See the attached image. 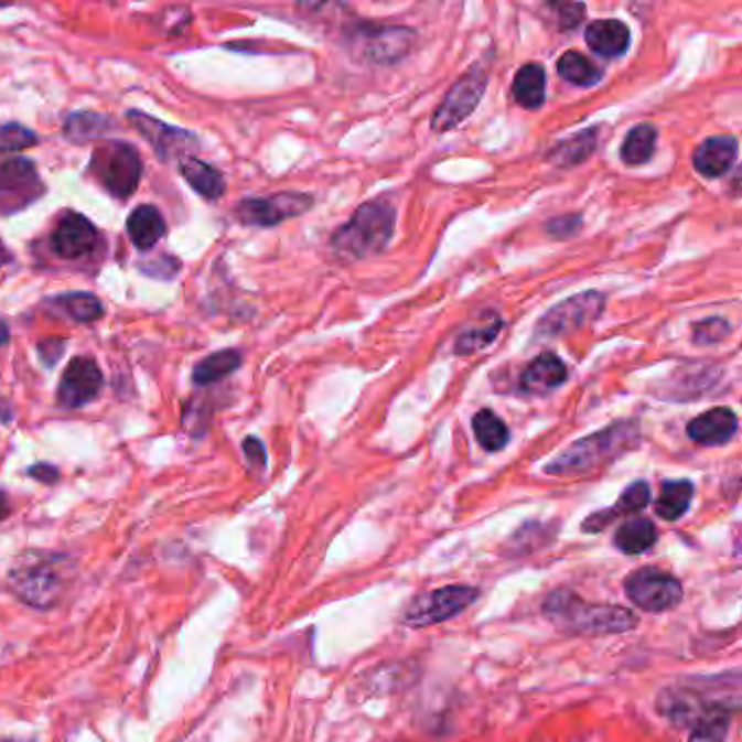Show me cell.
Returning <instances> with one entry per match:
<instances>
[{
    "instance_id": "cell-1",
    "label": "cell",
    "mask_w": 742,
    "mask_h": 742,
    "mask_svg": "<svg viewBox=\"0 0 742 742\" xmlns=\"http://www.w3.org/2000/svg\"><path fill=\"white\" fill-rule=\"evenodd\" d=\"M542 614L571 636H610L625 634L638 625L632 610L612 603H590L576 592L562 588L551 592L542 603Z\"/></svg>"
},
{
    "instance_id": "cell-2",
    "label": "cell",
    "mask_w": 742,
    "mask_h": 742,
    "mask_svg": "<svg viewBox=\"0 0 742 742\" xmlns=\"http://www.w3.org/2000/svg\"><path fill=\"white\" fill-rule=\"evenodd\" d=\"M75 562L68 556L31 551L24 553L9 571V590L29 607H53L73 581Z\"/></svg>"
},
{
    "instance_id": "cell-3",
    "label": "cell",
    "mask_w": 742,
    "mask_h": 742,
    "mask_svg": "<svg viewBox=\"0 0 742 742\" xmlns=\"http://www.w3.org/2000/svg\"><path fill=\"white\" fill-rule=\"evenodd\" d=\"M641 440L638 422H616L599 433H592L583 440H578L573 447H569L562 455H558L551 464H547L549 475L558 477H576L592 473L594 469L616 460L625 451H632Z\"/></svg>"
},
{
    "instance_id": "cell-4",
    "label": "cell",
    "mask_w": 742,
    "mask_h": 742,
    "mask_svg": "<svg viewBox=\"0 0 742 742\" xmlns=\"http://www.w3.org/2000/svg\"><path fill=\"white\" fill-rule=\"evenodd\" d=\"M397 212L386 201L364 203L346 225H342L331 245L340 259H364L388 245L395 232Z\"/></svg>"
},
{
    "instance_id": "cell-5",
    "label": "cell",
    "mask_w": 742,
    "mask_h": 742,
    "mask_svg": "<svg viewBox=\"0 0 742 742\" xmlns=\"http://www.w3.org/2000/svg\"><path fill=\"white\" fill-rule=\"evenodd\" d=\"M89 174L114 198H129L142 179L140 153L127 142H105L92 153Z\"/></svg>"
},
{
    "instance_id": "cell-6",
    "label": "cell",
    "mask_w": 742,
    "mask_h": 742,
    "mask_svg": "<svg viewBox=\"0 0 742 742\" xmlns=\"http://www.w3.org/2000/svg\"><path fill=\"white\" fill-rule=\"evenodd\" d=\"M480 596V590L475 585H464V583H453L444 585L424 594H418L408 610L404 612V625L408 627H431L440 625L444 621L455 619L464 610H469Z\"/></svg>"
},
{
    "instance_id": "cell-7",
    "label": "cell",
    "mask_w": 742,
    "mask_h": 742,
    "mask_svg": "<svg viewBox=\"0 0 742 742\" xmlns=\"http://www.w3.org/2000/svg\"><path fill=\"white\" fill-rule=\"evenodd\" d=\"M627 599L643 612H668L684 599L681 581L656 567H645L625 579Z\"/></svg>"
},
{
    "instance_id": "cell-8",
    "label": "cell",
    "mask_w": 742,
    "mask_h": 742,
    "mask_svg": "<svg viewBox=\"0 0 742 742\" xmlns=\"http://www.w3.org/2000/svg\"><path fill=\"white\" fill-rule=\"evenodd\" d=\"M486 85H488V71L484 66H473L444 96L442 105L433 116V129L442 133L464 122L477 109L486 92Z\"/></svg>"
},
{
    "instance_id": "cell-9",
    "label": "cell",
    "mask_w": 742,
    "mask_h": 742,
    "mask_svg": "<svg viewBox=\"0 0 742 742\" xmlns=\"http://www.w3.org/2000/svg\"><path fill=\"white\" fill-rule=\"evenodd\" d=\"M44 194V183L35 164L13 158L0 164V214L22 212Z\"/></svg>"
},
{
    "instance_id": "cell-10",
    "label": "cell",
    "mask_w": 742,
    "mask_h": 742,
    "mask_svg": "<svg viewBox=\"0 0 742 742\" xmlns=\"http://www.w3.org/2000/svg\"><path fill=\"white\" fill-rule=\"evenodd\" d=\"M412 29L406 26H384V24H359L353 40L364 60L373 64H395L408 55L412 49Z\"/></svg>"
},
{
    "instance_id": "cell-11",
    "label": "cell",
    "mask_w": 742,
    "mask_h": 742,
    "mask_svg": "<svg viewBox=\"0 0 742 742\" xmlns=\"http://www.w3.org/2000/svg\"><path fill=\"white\" fill-rule=\"evenodd\" d=\"M314 205L312 196L281 192L270 198H245L236 207V218L250 227H275L292 216L305 214Z\"/></svg>"
},
{
    "instance_id": "cell-12",
    "label": "cell",
    "mask_w": 742,
    "mask_h": 742,
    "mask_svg": "<svg viewBox=\"0 0 742 742\" xmlns=\"http://www.w3.org/2000/svg\"><path fill=\"white\" fill-rule=\"evenodd\" d=\"M605 308V294L601 292H581L576 294L569 301H562L553 310H549L540 323H538V335H564L571 331L581 330L590 323H594Z\"/></svg>"
},
{
    "instance_id": "cell-13",
    "label": "cell",
    "mask_w": 742,
    "mask_h": 742,
    "mask_svg": "<svg viewBox=\"0 0 742 742\" xmlns=\"http://www.w3.org/2000/svg\"><path fill=\"white\" fill-rule=\"evenodd\" d=\"M103 388V373L89 357H75L62 375L57 401L62 408L77 410L96 399Z\"/></svg>"
},
{
    "instance_id": "cell-14",
    "label": "cell",
    "mask_w": 742,
    "mask_h": 742,
    "mask_svg": "<svg viewBox=\"0 0 742 742\" xmlns=\"http://www.w3.org/2000/svg\"><path fill=\"white\" fill-rule=\"evenodd\" d=\"M127 118L131 120L133 129H138L140 136L147 138V142L153 147V151H155L162 160L172 158L174 153H176V155H183L185 149L198 147L196 136H192V133H187V131H183V129L170 127V125H165L162 120H155V118H151L149 114H142V111H129Z\"/></svg>"
},
{
    "instance_id": "cell-15",
    "label": "cell",
    "mask_w": 742,
    "mask_h": 742,
    "mask_svg": "<svg viewBox=\"0 0 742 742\" xmlns=\"http://www.w3.org/2000/svg\"><path fill=\"white\" fill-rule=\"evenodd\" d=\"M98 243L96 227L82 216V214H66L55 234H53V250L62 259H79L83 255L92 252Z\"/></svg>"
},
{
    "instance_id": "cell-16",
    "label": "cell",
    "mask_w": 742,
    "mask_h": 742,
    "mask_svg": "<svg viewBox=\"0 0 742 742\" xmlns=\"http://www.w3.org/2000/svg\"><path fill=\"white\" fill-rule=\"evenodd\" d=\"M569 379L567 364L556 353H540L520 375V390L527 395H547Z\"/></svg>"
},
{
    "instance_id": "cell-17",
    "label": "cell",
    "mask_w": 742,
    "mask_h": 742,
    "mask_svg": "<svg viewBox=\"0 0 742 742\" xmlns=\"http://www.w3.org/2000/svg\"><path fill=\"white\" fill-rule=\"evenodd\" d=\"M739 429V418L730 408H714L708 412L699 413L692 418L686 427V433L690 440L706 444V447H719L734 438Z\"/></svg>"
},
{
    "instance_id": "cell-18",
    "label": "cell",
    "mask_w": 742,
    "mask_h": 742,
    "mask_svg": "<svg viewBox=\"0 0 742 742\" xmlns=\"http://www.w3.org/2000/svg\"><path fill=\"white\" fill-rule=\"evenodd\" d=\"M652 501V488L647 482H634L625 488V493L621 495V498L607 507V509H601V512H594L590 514L583 523H581V529L585 534H599L603 531L612 520H616L619 516H627V514H638L643 512Z\"/></svg>"
},
{
    "instance_id": "cell-19",
    "label": "cell",
    "mask_w": 742,
    "mask_h": 742,
    "mask_svg": "<svg viewBox=\"0 0 742 742\" xmlns=\"http://www.w3.org/2000/svg\"><path fill=\"white\" fill-rule=\"evenodd\" d=\"M739 158V142L732 136H714L708 138L697 151H695V168L699 174L719 179L732 170Z\"/></svg>"
},
{
    "instance_id": "cell-20",
    "label": "cell",
    "mask_w": 742,
    "mask_h": 742,
    "mask_svg": "<svg viewBox=\"0 0 742 742\" xmlns=\"http://www.w3.org/2000/svg\"><path fill=\"white\" fill-rule=\"evenodd\" d=\"M632 35L621 20H596L585 29V44L601 57H621L630 49Z\"/></svg>"
},
{
    "instance_id": "cell-21",
    "label": "cell",
    "mask_w": 742,
    "mask_h": 742,
    "mask_svg": "<svg viewBox=\"0 0 742 742\" xmlns=\"http://www.w3.org/2000/svg\"><path fill=\"white\" fill-rule=\"evenodd\" d=\"M127 234L136 248L151 250L164 238L165 221L162 212L153 205L136 207L127 221Z\"/></svg>"
},
{
    "instance_id": "cell-22",
    "label": "cell",
    "mask_w": 742,
    "mask_h": 742,
    "mask_svg": "<svg viewBox=\"0 0 742 742\" xmlns=\"http://www.w3.org/2000/svg\"><path fill=\"white\" fill-rule=\"evenodd\" d=\"M706 706L708 703H701L695 692L681 688H668L658 697V710L662 717H666L677 728L692 725Z\"/></svg>"
},
{
    "instance_id": "cell-23",
    "label": "cell",
    "mask_w": 742,
    "mask_h": 742,
    "mask_svg": "<svg viewBox=\"0 0 742 742\" xmlns=\"http://www.w3.org/2000/svg\"><path fill=\"white\" fill-rule=\"evenodd\" d=\"M658 542V529L654 520L645 516L630 518L614 531V545L625 556H638L649 551Z\"/></svg>"
},
{
    "instance_id": "cell-24",
    "label": "cell",
    "mask_w": 742,
    "mask_h": 742,
    "mask_svg": "<svg viewBox=\"0 0 742 742\" xmlns=\"http://www.w3.org/2000/svg\"><path fill=\"white\" fill-rule=\"evenodd\" d=\"M736 706L708 703L699 719L692 723L688 742H725L732 725V712Z\"/></svg>"
},
{
    "instance_id": "cell-25",
    "label": "cell",
    "mask_w": 742,
    "mask_h": 742,
    "mask_svg": "<svg viewBox=\"0 0 742 742\" xmlns=\"http://www.w3.org/2000/svg\"><path fill=\"white\" fill-rule=\"evenodd\" d=\"M183 179L207 201H218L225 194V179L214 165L201 162L198 158H181L179 162Z\"/></svg>"
},
{
    "instance_id": "cell-26",
    "label": "cell",
    "mask_w": 742,
    "mask_h": 742,
    "mask_svg": "<svg viewBox=\"0 0 742 742\" xmlns=\"http://www.w3.org/2000/svg\"><path fill=\"white\" fill-rule=\"evenodd\" d=\"M545 87H547V75L540 64H527L523 66L514 82H512V94L518 105L525 109H538L545 103Z\"/></svg>"
},
{
    "instance_id": "cell-27",
    "label": "cell",
    "mask_w": 742,
    "mask_h": 742,
    "mask_svg": "<svg viewBox=\"0 0 742 742\" xmlns=\"http://www.w3.org/2000/svg\"><path fill=\"white\" fill-rule=\"evenodd\" d=\"M114 129V120L105 114L96 111H77L66 118L64 125V136L75 142V144H85L96 138H105Z\"/></svg>"
},
{
    "instance_id": "cell-28",
    "label": "cell",
    "mask_w": 742,
    "mask_h": 742,
    "mask_svg": "<svg viewBox=\"0 0 742 742\" xmlns=\"http://www.w3.org/2000/svg\"><path fill=\"white\" fill-rule=\"evenodd\" d=\"M243 364V353L240 351H234V348H225V351H218L209 357H205L203 362L196 364L194 373H192V379L196 386H207V384H216L221 379H225L227 375L236 373Z\"/></svg>"
},
{
    "instance_id": "cell-29",
    "label": "cell",
    "mask_w": 742,
    "mask_h": 742,
    "mask_svg": "<svg viewBox=\"0 0 742 742\" xmlns=\"http://www.w3.org/2000/svg\"><path fill=\"white\" fill-rule=\"evenodd\" d=\"M695 495V486L688 480H675L662 484L660 496L656 501V514L664 520H677L681 518Z\"/></svg>"
},
{
    "instance_id": "cell-30",
    "label": "cell",
    "mask_w": 742,
    "mask_h": 742,
    "mask_svg": "<svg viewBox=\"0 0 742 742\" xmlns=\"http://www.w3.org/2000/svg\"><path fill=\"white\" fill-rule=\"evenodd\" d=\"M658 144V131L654 125L634 127L621 149V158L627 165L647 164L654 158Z\"/></svg>"
},
{
    "instance_id": "cell-31",
    "label": "cell",
    "mask_w": 742,
    "mask_h": 742,
    "mask_svg": "<svg viewBox=\"0 0 742 742\" xmlns=\"http://www.w3.org/2000/svg\"><path fill=\"white\" fill-rule=\"evenodd\" d=\"M473 429H475V435H477V442L482 444V449H486L491 453L501 451L509 440L507 424L493 410H482V412L475 413L473 416Z\"/></svg>"
},
{
    "instance_id": "cell-32",
    "label": "cell",
    "mask_w": 742,
    "mask_h": 742,
    "mask_svg": "<svg viewBox=\"0 0 742 742\" xmlns=\"http://www.w3.org/2000/svg\"><path fill=\"white\" fill-rule=\"evenodd\" d=\"M558 73L564 82L573 83L579 87H592L601 82V71L578 51H569L558 62Z\"/></svg>"
},
{
    "instance_id": "cell-33",
    "label": "cell",
    "mask_w": 742,
    "mask_h": 742,
    "mask_svg": "<svg viewBox=\"0 0 742 742\" xmlns=\"http://www.w3.org/2000/svg\"><path fill=\"white\" fill-rule=\"evenodd\" d=\"M53 303L77 323H92V321H98L103 316V303L89 292L62 294Z\"/></svg>"
},
{
    "instance_id": "cell-34",
    "label": "cell",
    "mask_w": 742,
    "mask_h": 742,
    "mask_svg": "<svg viewBox=\"0 0 742 742\" xmlns=\"http://www.w3.org/2000/svg\"><path fill=\"white\" fill-rule=\"evenodd\" d=\"M594 147H596V131L588 129L576 138L562 142L549 158H551V162L560 165L581 164L583 160H588L592 155Z\"/></svg>"
},
{
    "instance_id": "cell-35",
    "label": "cell",
    "mask_w": 742,
    "mask_h": 742,
    "mask_svg": "<svg viewBox=\"0 0 742 742\" xmlns=\"http://www.w3.org/2000/svg\"><path fill=\"white\" fill-rule=\"evenodd\" d=\"M501 327H503L501 319H498V316H491L488 323H484V325H480V327H475V330L464 331V333L458 337V342H455V353H458V355H473V353L486 348L488 344L495 342V337L498 335Z\"/></svg>"
},
{
    "instance_id": "cell-36",
    "label": "cell",
    "mask_w": 742,
    "mask_h": 742,
    "mask_svg": "<svg viewBox=\"0 0 742 742\" xmlns=\"http://www.w3.org/2000/svg\"><path fill=\"white\" fill-rule=\"evenodd\" d=\"M553 538L549 536V527H542L538 523H529L520 527L512 540L507 542V549H512V556H527L531 551H538L540 547L549 545Z\"/></svg>"
},
{
    "instance_id": "cell-37",
    "label": "cell",
    "mask_w": 742,
    "mask_h": 742,
    "mask_svg": "<svg viewBox=\"0 0 742 742\" xmlns=\"http://www.w3.org/2000/svg\"><path fill=\"white\" fill-rule=\"evenodd\" d=\"M37 142H40L37 133L18 125V122H9V125L0 127V155L31 149Z\"/></svg>"
},
{
    "instance_id": "cell-38",
    "label": "cell",
    "mask_w": 742,
    "mask_h": 742,
    "mask_svg": "<svg viewBox=\"0 0 742 742\" xmlns=\"http://www.w3.org/2000/svg\"><path fill=\"white\" fill-rule=\"evenodd\" d=\"M730 331V325L723 319H708L695 325V342L697 344H714L723 340Z\"/></svg>"
},
{
    "instance_id": "cell-39",
    "label": "cell",
    "mask_w": 742,
    "mask_h": 742,
    "mask_svg": "<svg viewBox=\"0 0 742 742\" xmlns=\"http://www.w3.org/2000/svg\"><path fill=\"white\" fill-rule=\"evenodd\" d=\"M579 229H581V216H579V214H573V216H560V218L547 223V232H549L553 238H560V240L576 236Z\"/></svg>"
},
{
    "instance_id": "cell-40",
    "label": "cell",
    "mask_w": 742,
    "mask_h": 742,
    "mask_svg": "<svg viewBox=\"0 0 742 742\" xmlns=\"http://www.w3.org/2000/svg\"><path fill=\"white\" fill-rule=\"evenodd\" d=\"M551 7L558 11V20H560L562 31L579 26V22L583 20V13H585V7L579 4V2H562V4H551Z\"/></svg>"
},
{
    "instance_id": "cell-41",
    "label": "cell",
    "mask_w": 742,
    "mask_h": 742,
    "mask_svg": "<svg viewBox=\"0 0 742 742\" xmlns=\"http://www.w3.org/2000/svg\"><path fill=\"white\" fill-rule=\"evenodd\" d=\"M66 351V342L60 340V337H51V340H44L37 344V353H40V359L51 368L60 362V357L64 355Z\"/></svg>"
},
{
    "instance_id": "cell-42",
    "label": "cell",
    "mask_w": 742,
    "mask_h": 742,
    "mask_svg": "<svg viewBox=\"0 0 742 742\" xmlns=\"http://www.w3.org/2000/svg\"><path fill=\"white\" fill-rule=\"evenodd\" d=\"M243 449H245L248 464L252 469H264L266 466V449H264V444L257 438H247L245 444H243Z\"/></svg>"
},
{
    "instance_id": "cell-43",
    "label": "cell",
    "mask_w": 742,
    "mask_h": 742,
    "mask_svg": "<svg viewBox=\"0 0 742 742\" xmlns=\"http://www.w3.org/2000/svg\"><path fill=\"white\" fill-rule=\"evenodd\" d=\"M26 475L33 477V480H37V482H42V484H49V486L60 480V471L55 466H51V464H35V466H31L26 471Z\"/></svg>"
},
{
    "instance_id": "cell-44",
    "label": "cell",
    "mask_w": 742,
    "mask_h": 742,
    "mask_svg": "<svg viewBox=\"0 0 742 742\" xmlns=\"http://www.w3.org/2000/svg\"><path fill=\"white\" fill-rule=\"evenodd\" d=\"M165 266H168V268H181L179 259L164 257L162 261H160V259H153L151 264H147V266H144V272H147V275H151V277H162V279H170V277H174L172 272H168V270H165Z\"/></svg>"
},
{
    "instance_id": "cell-45",
    "label": "cell",
    "mask_w": 742,
    "mask_h": 742,
    "mask_svg": "<svg viewBox=\"0 0 742 742\" xmlns=\"http://www.w3.org/2000/svg\"><path fill=\"white\" fill-rule=\"evenodd\" d=\"M9 512H11V503H9V496H7V493L4 491H0V523L9 516Z\"/></svg>"
},
{
    "instance_id": "cell-46",
    "label": "cell",
    "mask_w": 742,
    "mask_h": 742,
    "mask_svg": "<svg viewBox=\"0 0 742 742\" xmlns=\"http://www.w3.org/2000/svg\"><path fill=\"white\" fill-rule=\"evenodd\" d=\"M9 342V327L7 323L0 319V346H4Z\"/></svg>"
},
{
    "instance_id": "cell-47",
    "label": "cell",
    "mask_w": 742,
    "mask_h": 742,
    "mask_svg": "<svg viewBox=\"0 0 742 742\" xmlns=\"http://www.w3.org/2000/svg\"><path fill=\"white\" fill-rule=\"evenodd\" d=\"M9 259H11V255H9V250L4 248L2 240H0V266H4Z\"/></svg>"
},
{
    "instance_id": "cell-48",
    "label": "cell",
    "mask_w": 742,
    "mask_h": 742,
    "mask_svg": "<svg viewBox=\"0 0 742 742\" xmlns=\"http://www.w3.org/2000/svg\"><path fill=\"white\" fill-rule=\"evenodd\" d=\"M0 742H33V741H18V739H4V741Z\"/></svg>"
}]
</instances>
